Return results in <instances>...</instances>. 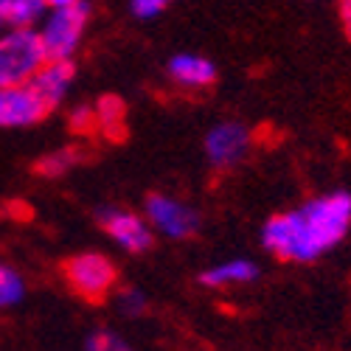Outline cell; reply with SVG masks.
<instances>
[{
    "label": "cell",
    "instance_id": "1",
    "mask_svg": "<svg viewBox=\"0 0 351 351\" xmlns=\"http://www.w3.org/2000/svg\"><path fill=\"white\" fill-rule=\"evenodd\" d=\"M351 230V194L326 191L261 225V247L278 261L306 265L337 247Z\"/></svg>",
    "mask_w": 351,
    "mask_h": 351
},
{
    "label": "cell",
    "instance_id": "2",
    "mask_svg": "<svg viewBox=\"0 0 351 351\" xmlns=\"http://www.w3.org/2000/svg\"><path fill=\"white\" fill-rule=\"evenodd\" d=\"M90 17L93 9L87 0H76V3L68 6H48V12L37 25V34L48 60H73L84 43Z\"/></svg>",
    "mask_w": 351,
    "mask_h": 351
},
{
    "label": "cell",
    "instance_id": "3",
    "mask_svg": "<svg viewBox=\"0 0 351 351\" xmlns=\"http://www.w3.org/2000/svg\"><path fill=\"white\" fill-rule=\"evenodd\" d=\"M48 60L37 28H0V87H23Z\"/></svg>",
    "mask_w": 351,
    "mask_h": 351
},
{
    "label": "cell",
    "instance_id": "4",
    "mask_svg": "<svg viewBox=\"0 0 351 351\" xmlns=\"http://www.w3.org/2000/svg\"><path fill=\"white\" fill-rule=\"evenodd\" d=\"M62 278L73 295L87 304L107 301L115 292V287H119V270H115L112 258H107L104 253H96V250H84V253L71 256L62 265Z\"/></svg>",
    "mask_w": 351,
    "mask_h": 351
},
{
    "label": "cell",
    "instance_id": "5",
    "mask_svg": "<svg viewBox=\"0 0 351 351\" xmlns=\"http://www.w3.org/2000/svg\"><path fill=\"white\" fill-rule=\"evenodd\" d=\"M143 217L152 225L155 233H160V237H166L171 242H183V239L197 237V230L202 225V217L194 206H189V202L171 197V194H160V191L146 197Z\"/></svg>",
    "mask_w": 351,
    "mask_h": 351
},
{
    "label": "cell",
    "instance_id": "6",
    "mask_svg": "<svg viewBox=\"0 0 351 351\" xmlns=\"http://www.w3.org/2000/svg\"><path fill=\"white\" fill-rule=\"evenodd\" d=\"M96 219L101 225V230L110 237V242L115 247H121L130 256H143L149 253L155 245V230L146 222V217H138L135 211L127 208H115V206H104L96 211Z\"/></svg>",
    "mask_w": 351,
    "mask_h": 351
},
{
    "label": "cell",
    "instance_id": "7",
    "mask_svg": "<svg viewBox=\"0 0 351 351\" xmlns=\"http://www.w3.org/2000/svg\"><path fill=\"white\" fill-rule=\"evenodd\" d=\"M253 149V132L242 121H219L206 132L202 152L211 169L230 171L237 169Z\"/></svg>",
    "mask_w": 351,
    "mask_h": 351
},
{
    "label": "cell",
    "instance_id": "8",
    "mask_svg": "<svg viewBox=\"0 0 351 351\" xmlns=\"http://www.w3.org/2000/svg\"><path fill=\"white\" fill-rule=\"evenodd\" d=\"M51 110L28 84L0 87V130H25L37 127Z\"/></svg>",
    "mask_w": 351,
    "mask_h": 351
},
{
    "label": "cell",
    "instance_id": "9",
    "mask_svg": "<svg viewBox=\"0 0 351 351\" xmlns=\"http://www.w3.org/2000/svg\"><path fill=\"white\" fill-rule=\"evenodd\" d=\"M73 82H76L73 60H45L43 68L34 73V79L28 82V87L43 99L48 110H56L68 99Z\"/></svg>",
    "mask_w": 351,
    "mask_h": 351
},
{
    "label": "cell",
    "instance_id": "10",
    "mask_svg": "<svg viewBox=\"0 0 351 351\" xmlns=\"http://www.w3.org/2000/svg\"><path fill=\"white\" fill-rule=\"evenodd\" d=\"M166 76L180 90H208L217 82V65L199 53H174L166 62Z\"/></svg>",
    "mask_w": 351,
    "mask_h": 351
},
{
    "label": "cell",
    "instance_id": "11",
    "mask_svg": "<svg viewBox=\"0 0 351 351\" xmlns=\"http://www.w3.org/2000/svg\"><path fill=\"white\" fill-rule=\"evenodd\" d=\"M258 278V265L250 258H228L219 265L199 273V284L208 289H230V287H245Z\"/></svg>",
    "mask_w": 351,
    "mask_h": 351
},
{
    "label": "cell",
    "instance_id": "12",
    "mask_svg": "<svg viewBox=\"0 0 351 351\" xmlns=\"http://www.w3.org/2000/svg\"><path fill=\"white\" fill-rule=\"evenodd\" d=\"M45 12V0H0V28H37Z\"/></svg>",
    "mask_w": 351,
    "mask_h": 351
},
{
    "label": "cell",
    "instance_id": "13",
    "mask_svg": "<svg viewBox=\"0 0 351 351\" xmlns=\"http://www.w3.org/2000/svg\"><path fill=\"white\" fill-rule=\"evenodd\" d=\"M93 115H96V130L112 141L124 138V124H127V107L119 96H101L99 104L93 107Z\"/></svg>",
    "mask_w": 351,
    "mask_h": 351
},
{
    "label": "cell",
    "instance_id": "14",
    "mask_svg": "<svg viewBox=\"0 0 351 351\" xmlns=\"http://www.w3.org/2000/svg\"><path fill=\"white\" fill-rule=\"evenodd\" d=\"M79 160H82V155H79L76 146H60V149H53V152L43 155V158L37 160L34 171L40 174V178H48V180H53V178H65L71 169L79 166Z\"/></svg>",
    "mask_w": 351,
    "mask_h": 351
},
{
    "label": "cell",
    "instance_id": "15",
    "mask_svg": "<svg viewBox=\"0 0 351 351\" xmlns=\"http://www.w3.org/2000/svg\"><path fill=\"white\" fill-rule=\"evenodd\" d=\"M25 298V281L23 276L12 267L0 261V309H12L17 304H23Z\"/></svg>",
    "mask_w": 351,
    "mask_h": 351
},
{
    "label": "cell",
    "instance_id": "16",
    "mask_svg": "<svg viewBox=\"0 0 351 351\" xmlns=\"http://www.w3.org/2000/svg\"><path fill=\"white\" fill-rule=\"evenodd\" d=\"M115 306H119V312L124 317H141L146 312V306H149V301H146V292L138 289V287H124L115 292Z\"/></svg>",
    "mask_w": 351,
    "mask_h": 351
},
{
    "label": "cell",
    "instance_id": "17",
    "mask_svg": "<svg viewBox=\"0 0 351 351\" xmlns=\"http://www.w3.org/2000/svg\"><path fill=\"white\" fill-rule=\"evenodd\" d=\"M84 351H132V346L112 329H96L87 335Z\"/></svg>",
    "mask_w": 351,
    "mask_h": 351
},
{
    "label": "cell",
    "instance_id": "18",
    "mask_svg": "<svg viewBox=\"0 0 351 351\" xmlns=\"http://www.w3.org/2000/svg\"><path fill=\"white\" fill-rule=\"evenodd\" d=\"M169 3H174V0H130V9H132V14L141 17V20H152V17H158Z\"/></svg>",
    "mask_w": 351,
    "mask_h": 351
},
{
    "label": "cell",
    "instance_id": "19",
    "mask_svg": "<svg viewBox=\"0 0 351 351\" xmlns=\"http://www.w3.org/2000/svg\"><path fill=\"white\" fill-rule=\"evenodd\" d=\"M71 127H73L76 132H93V130H96L93 107H87V104L73 107V110H71Z\"/></svg>",
    "mask_w": 351,
    "mask_h": 351
},
{
    "label": "cell",
    "instance_id": "20",
    "mask_svg": "<svg viewBox=\"0 0 351 351\" xmlns=\"http://www.w3.org/2000/svg\"><path fill=\"white\" fill-rule=\"evenodd\" d=\"M337 17H340L346 40L351 43V0H337Z\"/></svg>",
    "mask_w": 351,
    "mask_h": 351
},
{
    "label": "cell",
    "instance_id": "21",
    "mask_svg": "<svg viewBox=\"0 0 351 351\" xmlns=\"http://www.w3.org/2000/svg\"><path fill=\"white\" fill-rule=\"evenodd\" d=\"M48 6H68V3H76V0H45Z\"/></svg>",
    "mask_w": 351,
    "mask_h": 351
}]
</instances>
